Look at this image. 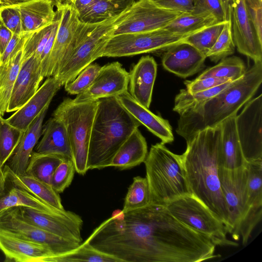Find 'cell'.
Returning <instances> with one entry per match:
<instances>
[{
	"instance_id": "obj_1",
	"label": "cell",
	"mask_w": 262,
	"mask_h": 262,
	"mask_svg": "<svg viewBox=\"0 0 262 262\" xmlns=\"http://www.w3.org/2000/svg\"><path fill=\"white\" fill-rule=\"evenodd\" d=\"M181 155L191 194L204 204L230 231L229 213L219 177L221 124L198 132Z\"/></svg>"
},
{
	"instance_id": "obj_2",
	"label": "cell",
	"mask_w": 262,
	"mask_h": 262,
	"mask_svg": "<svg viewBox=\"0 0 262 262\" xmlns=\"http://www.w3.org/2000/svg\"><path fill=\"white\" fill-rule=\"evenodd\" d=\"M262 83V61L254 62L239 79L213 97L180 115L177 133L188 142L198 132L236 115Z\"/></svg>"
},
{
	"instance_id": "obj_3",
	"label": "cell",
	"mask_w": 262,
	"mask_h": 262,
	"mask_svg": "<svg viewBox=\"0 0 262 262\" xmlns=\"http://www.w3.org/2000/svg\"><path fill=\"white\" fill-rule=\"evenodd\" d=\"M141 125L117 97L98 100L89 143L88 169L110 167L120 146Z\"/></svg>"
},
{
	"instance_id": "obj_4",
	"label": "cell",
	"mask_w": 262,
	"mask_h": 262,
	"mask_svg": "<svg viewBox=\"0 0 262 262\" xmlns=\"http://www.w3.org/2000/svg\"><path fill=\"white\" fill-rule=\"evenodd\" d=\"M150 203L165 205L179 197L191 194L181 155L161 142L152 145L144 162Z\"/></svg>"
},
{
	"instance_id": "obj_5",
	"label": "cell",
	"mask_w": 262,
	"mask_h": 262,
	"mask_svg": "<svg viewBox=\"0 0 262 262\" xmlns=\"http://www.w3.org/2000/svg\"><path fill=\"white\" fill-rule=\"evenodd\" d=\"M98 100L76 103L64 99L57 106L53 117L65 126L69 140L75 171L84 175L87 168L89 143Z\"/></svg>"
},
{
	"instance_id": "obj_6",
	"label": "cell",
	"mask_w": 262,
	"mask_h": 262,
	"mask_svg": "<svg viewBox=\"0 0 262 262\" xmlns=\"http://www.w3.org/2000/svg\"><path fill=\"white\" fill-rule=\"evenodd\" d=\"M165 206L184 225L210 239L215 246H237L229 239L225 225L199 199L192 194L172 200Z\"/></svg>"
},
{
	"instance_id": "obj_7",
	"label": "cell",
	"mask_w": 262,
	"mask_h": 262,
	"mask_svg": "<svg viewBox=\"0 0 262 262\" xmlns=\"http://www.w3.org/2000/svg\"><path fill=\"white\" fill-rule=\"evenodd\" d=\"M60 21L54 43L46 61L41 64L43 77L54 76L68 61L79 45L97 26L82 22L71 7H61Z\"/></svg>"
},
{
	"instance_id": "obj_8",
	"label": "cell",
	"mask_w": 262,
	"mask_h": 262,
	"mask_svg": "<svg viewBox=\"0 0 262 262\" xmlns=\"http://www.w3.org/2000/svg\"><path fill=\"white\" fill-rule=\"evenodd\" d=\"M185 37L164 28L148 32L117 35L108 41L99 53L98 58L164 52L170 47L181 42Z\"/></svg>"
},
{
	"instance_id": "obj_9",
	"label": "cell",
	"mask_w": 262,
	"mask_h": 262,
	"mask_svg": "<svg viewBox=\"0 0 262 262\" xmlns=\"http://www.w3.org/2000/svg\"><path fill=\"white\" fill-rule=\"evenodd\" d=\"M123 12L98 24L79 45L67 63L54 76L61 86L73 80L83 69L98 58L99 53L113 36Z\"/></svg>"
},
{
	"instance_id": "obj_10",
	"label": "cell",
	"mask_w": 262,
	"mask_h": 262,
	"mask_svg": "<svg viewBox=\"0 0 262 262\" xmlns=\"http://www.w3.org/2000/svg\"><path fill=\"white\" fill-rule=\"evenodd\" d=\"M183 13L163 7L153 0H138L123 12L113 36L164 28Z\"/></svg>"
},
{
	"instance_id": "obj_11",
	"label": "cell",
	"mask_w": 262,
	"mask_h": 262,
	"mask_svg": "<svg viewBox=\"0 0 262 262\" xmlns=\"http://www.w3.org/2000/svg\"><path fill=\"white\" fill-rule=\"evenodd\" d=\"M218 173L229 213V233L234 240L238 241L240 225L248 211L247 168L246 166L235 169L219 167Z\"/></svg>"
},
{
	"instance_id": "obj_12",
	"label": "cell",
	"mask_w": 262,
	"mask_h": 262,
	"mask_svg": "<svg viewBox=\"0 0 262 262\" xmlns=\"http://www.w3.org/2000/svg\"><path fill=\"white\" fill-rule=\"evenodd\" d=\"M236 130L246 161L262 160V94L250 99L235 116Z\"/></svg>"
},
{
	"instance_id": "obj_13",
	"label": "cell",
	"mask_w": 262,
	"mask_h": 262,
	"mask_svg": "<svg viewBox=\"0 0 262 262\" xmlns=\"http://www.w3.org/2000/svg\"><path fill=\"white\" fill-rule=\"evenodd\" d=\"M0 230L47 246L54 254L71 251L80 244L52 234L27 222L20 215L19 207L9 208L0 213Z\"/></svg>"
},
{
	"instance_id": "obj_14",
	"label": "cell",
	"mask_w": 262,
	"mask_h": 262,
	"mask_svg": "<svg viewBox=\"0 0 262 262\" xmlns=\"http://www.w3.org/2000/svg\"><path fill=\"white\" fill-rule=\"evenodd\" d=\"M19 208L20 215L27 222L62 238L82 243L83 221L78 214L66 210L59 213H48L26 207Z\"/></svg>"
},
{
	"instance_id": "obj_15",
	"label": "cell",
	"mask_w": 262,
	"mask_h": 262,
	"mask_svg": "<svg viewBox=\"0 0 262 262\" xmlns=\"http://www.w3.org/2000/svg\"><path fill=\"white\" fill-rule=\"evenodd\" d=\"M129 73L118 61L101 67L91 85L72 99L76 103L117 97L128 91Z\"/></svg>"
},
{
	"instance_id": "obj_16",
	"label": "cell",
	"mask_w": 262,
	"mask_h": 262,
	"mask_svg": "<svg viewBox=\"0 0 262 262\" xmlns=\"http://www.w3.org/2000/svg\"><path fill=\"white\" fill-rule=\"evenodd\" d=\"M233 40L239 53L253 60L262 61V41L248 17L244 0H236L232 6Z\"/></svg>"
},
{
	"instance_id": "obj_17",
	"label": "cell",
	"mask_w": 262,
	"mask_h": 262,
	"mask_svg": "<svg viewBox=\"0 0 262 262\" xmlns=\"http://www.w3.org/2000/svg\"><path fill=\"white\" fill-rule=\"evenodd\" d=\"M246 167L248 211L239 229L243 245L248 243L262 217V160L248 162Z\"/></svg>"
},
{
	"instance_id": "obj_18",
	"label": "cell",
	"mask_w": 262,
	"mask_h": 262,
	"mask_svg": "<svg viewBox=\"0 0 262 262\" xmlns=\"http://www.w3.org/2000/svg\"><path fill=\"white\" fill-rule=\"evenodd\" d=\"M206 56L192 46L181 42L164 51L162 63L167 71L185 78L205 67Z\"/></svg>"
},
{
	"instance_id": "obj_19",
	"label": "cell",
	"mask_w": 262,
	"mask_h": 262,
	"mask_svg": "<svg viewBox=\"0 0 262 262\" xmlns=\"http://www.w3.org/2000/svg\"><path fill=\"white\" fill-rule=\"evenodd\" d=\"M43 78L41 62L34 54L22 62L11 93L7 113L21 107L36 93Z\"/></svg>"
},
{
	"instance_id": "obj_20",
	"label": "cell",
	"mask_w": 262,
	"mask_h": 262,
	"mask_svg": "<svg viewBox=\"0 0 262 262\" xmlns=\"http://www.w3.org/2000/svg\"><path fill=\"white\" fill-rule=\"evenodd\" d=\"M61 85L54 76L48 77L36 93L19 109L6 119L11 125L25 132L47 106Z\"/></svg>"
},
{
	"instance_id": "obj_21",
	"label": "cell",
	"mask_w": 262,
	"mask_h": 262,
	"mask_svg": "<svg viewBox=\"0 0 262 262\" xmlns=\"http://www.w3.org/2000/svg\"><path fill=\"white\" fill-rule=\"evenodd\" d=\"M0 250L7 262L44 261L54 255L51 249L43 244L18 237L0 230Z\"/></svg>"
},
{
	"instance_id": "obj_22",
	"label": "cell",
	"mask_w": 262,
	"mask_h": 262,
	"mask_svg": "<svg viewBox=\"0 0 262 262\" xmlns=\"http://www.w3.org/2000/svg\"><path fill=\"white\" fill-rule=\"evenodd\" d=\"M157 71V64L155 59L147 55L142 56L129 73V94L147 108L151 101Z\"/></svg>"
},
{
	"instance_id": "obj_23",
	"label": "cell",
	"mask_w": 262,
	"mask_h": 262,
	"mask_svg": "<svg viewBox=\"0 0 262 262\" xmlns=\"http://www.w3.org/2000/svg\"><path fill=\"white\" fill-rule=\"evenodd\" d=\"M123 106L148 130L161 139L164 144L172 143L174 140L172 127L167 120L157 115L148 108L139 103L126 91L118 96Z\"/></svg>"
},
{
	"instance_id": "obj_24",
	"label": "cell",
	"mask_w": 262,
	"mask_h": 262,
	"mask_svg": "<svg viewBox=\"0 0 262 262\" xmlns=\"http://www.w3.org/2000/svg\"><path fill=\"white\" fill-rule=\"evenodd\" d=\"M49 106L46 107L31 122L7 164L16 174L26 173L34 148L42 135V123Z\"/></svg>"
},
{
	"instance_id": "obj_25",
	"label": "cell",
	"mask_w": 262,
	"mask_h": 262,
	"mask_svg": "<svg viewBox=\"0 0 262 262\" xmlns=\"http://www.w3.org/2000/svg\"><path fill=\"white\" fill-rule=\"evenodd\" d=\"M42 137L34 148L39 154H55L72 160L71 146L64 125L59 120L50 118L42 127Z\"/></svg>"
},
{
	"instance_id": "obj_26",
	"label": "cell",
	"mask_w": 262,
	"mask_h": 262,
	"mask_svg": "<svg viewBox=\"0 0 262 262\" xmlns=\"http://www.w3.org/2000/svg\"><path fill=\"white\" fill-rule=\"evenodd\" d=\"M236 115L226 119L220 124L222 146L219 157V167L228 169L244 167L247 163L243 156L236 130Z\"/></svg>"
},
{
	"instance_id": "obj_27",
	"label": "cell",
	"mask_w": 262,
	"mask_h": 262,
	"mask_svg": "<svg viewBox=\"0 0 262 262\" xmlns=\"http://www.w3.org/2000/svg\"><path fill=\"white\" fill-rule=\"evenodd\" d=\"M14 207H26L48 213H59L65 210L51 206L5 177L4 184L0 190V213Z\"/></svg>"
},
{
	"instance_id": "obj_28",
	"label": "cell",
	"mask_w": 262,
	"mask_h": 262,
	"mask_svg": "<svg viewBox=\"0 0 262 262\" xmlns=\"http://www.w3.org/2000/svg\"><path fill=\"white\" fill-rule=\"evenodd\" d=\"M17 6L22 33H32L50 24L56 14L54 5L50 0H33Z\"/></svg>"
},
{
	"instance_id": "obj_29",
	"label": "cell",
	"mask_w": 262,
	"mask_h": 262,
	"mask_svg": "<svg viewBox=\"0 0 262 262\" xmlns=\"http://www.w3.org/2000/svg\"><path fill=\"white\" fill-rule=\"evenodd\" d=\"M148 154L146 140L138 128L120 146L110 166L121 170L129 169L144 162Z\"/></svg>"
},
{
	"instance_id": "obj_30",
	"label": "cell",
	"mask_w": 262,
	"mask_h": 262,
	"mask_svg": "<svg viewBox=\"0 0 262 262\" xmlns=\"http://www.w3.org/2000/svg\"><path fill=\"white\" fill-rule=\"evenodd\" d=\"M3 172L5 178L43 202L59 210H64L59 193L51 185L27 173L16 174L6 164L3 167Z\"/></svg>"
},
{
	"instance_id": "obj_31",
	"label": "cell",
	"mask_w": 262,
	"mask_h": 262,
	"mask_svg": "<svg viewBox=\"0 0 262 262\" xmlns=\"http://www.w3.org/2000/svg\"><path fill=\"white\" fill-rule=\"evenodd\" d=\"M135 0H98L78 15L84 23L97 24L116 17L127 9Z\"/></svg>"
},
{
	"instance_id": "obj_32",
	"label": "cell",
	"mask_w": 262,
	"mask_h": 262,
	"mask_svg": "<svg viewBox=\"0 0 262 262\" xmlns=\"http://www.w3.org/2000/svg\"><path fill=\"white\" fill-rule=\"evenodd\" d=\"M122 262L120 259L100 251L85 241L74 250L49 256L46 262Z\"/></svg>"
},
{
	"instance_id": "obj_33",
	"label": "cell",
	"mask_w": 262,
	"mask_h": 262,
	"mask_svg": "<svg viewBox=\"0 0 262 262\" xmlns=\"http://www.w3.org/2000/svg\"><path fill=\"white\" fill-rule=\"evenodd\" d=\"M23 50L0 65V116L7 113L13 88L21 64Z\"/></svg>"
},
{
	"instance_id": "obj_34",
	"label": "cell",
	"mask_w": 262,
	"mask_h": 262,
	"mask_svg": "<svg viewBox=\"0 0 262 262\" xmlns=\"http://www.w3.org/2000/svg\"><path fill=\"white\" fill-rule=\"evenodd\" d=\"M219 22L210 13H183L164 28L173 33L187 36Z\"/></svg>"
},
{
	"instance_id": "obj_35",
	"label": "cell",
	"mask_w": 262,
	"mask_h": 262,
	"mask_svg": "<svg viewBox=\"0 0 262 262\" xmlns=\"http://www.w3.org/2000/svg\"><path fill=\"white\" fill-rule=\"evenodd\" d=\"M64 158L55 154H39L33 151L26 173L51 185L53 174Z\"/></svg>"
},
{
	"instance_id": "obj_36",
	"label": "cell",
	"mask_w": 262,
	"mask_h": 262,
	"mask_svg": "<svg viewBox=\"0 0 262 262\" xmlns=\"http://www.w3.org/2000/svg\"><path fill=\"white\" fill-rule=\"evenodd\" d=\"M246 70L244 61L239 57L232 56L226 57L214 66L207 69L197 78L215 77L234 81L241 78Z\"/></svg>"
},
{
	"instance_id": "obj_37",
	"label": "cell",
	"mask_w": 262,
	"mask_h": 262,
	"mask_svg": "<svg viewBox=\"0 0 262 262\" xmlns=\"http://www.w3.org/2000/svg\"><path fill=\"white\" fill-rule=\"evenodd\" d=\"M232 82L228 81L210 89L195 93H190L186 89H181L175 97L173 111L180 115L213 97Z\"/></svg>"
},
{
	"instance_id": "obj_38",
	"label": "cell",
	"mask_w": 262,
	"mask_h": 262,
	"mask_svg": "<svg viewBox=\"0 0 262 262\" xmlns=\"http://www.w3.org/2000/svg\"><path fill=\"white\" fill-rule=\"evenodd\" d=\"M150 203V192L146 177H135L124 199L123 212L144 207Z\"/></svg>"
},
{
	"instance_id": "obj_39",
	"label": "cell",
	"mask_w": 262,
	"mask_h": 262,
	"mask_svg": "<svg viewBox=\"0 0 262 262\" xmlns=\"http://www.w3.org/2000/svg\"><path fill=\"white\" fill-rule=\"evenodd\" d=\"M0 116V165L3 168L13 155L24 134Z\"/></svg>"
},
{
	"instance_id": "obj_40",
	"label": "cell",
	"mask_w": 262,
	"mask_h": 262,
	"mask_svg": "<svg viewBox=\"0 0 262 262\" xmlns=\"http://www.w3.org/2000/svg\"><path fill=\"white\" fill-rule=\"evenodd\" d=\"M58 14L59 10L56 8L55 16L52 23L29 34L25 42L23 49L21 62L34 54L41 62V56L55 25Z\"/></svg>"
},
{
	"instance_id": "obj_41",
	"label": "cell",
	"mask_w": 262,
	"mask_h": 262,
	"mask_svg": "<svg viewBox=\"0 0 262 262\" xmlns=\"http://www.w3.org/2000/svg\"><path fill=\"white\" fill-rule=\"evenodd\" d=\"M227 21L215 23L190 34L185 37L182 42L192 46L206 56L207 53L222 32Z\"/></svg>"
},
{
	"instance_id": "obj_42",
	"label": "cell",
	"mask_w": 262,
	"mask_h": 262,
	"mask_svg": "<svg viewBox=\"0 0 262 262\" xmlns=\"http://www.w3.org/2000/svg\"><path fill=\"white\" fill-rule=\"evenodd\" d=\"M235 45L232 34L231 19L227 20L213 46L206 54V57L214 62H217L230 55L235 51Z\"/></svg>"
},
{
	"instance_id": "obj_43",
	"label": "cell",
	"mask_w": 262,
	"mask_h": 262,
	"mask_svg": "<svg viewBox=\"0 0 262 262\" xmlns=\"http://www.w3.org/2000/svg\"><path fill=\"white\" fill-rule=\"evenodd\" d=\"M100 68L97 63L90 64L73 80L64 84L65 91L71 95L82 93L92 83Z\"/></svg>"
},
{
	"instance_id": "obj_44",
	"label": "cell",
	"mask_w": 262,
	"mask_h": 262,
	"mask_svg": "<svg viewBox=\"0 0 262 262\" xmlns=\"http://www.w3.org/2000/svg\"><path fill=\"white\" fill-rule=\"evenodd\" d=\"M75 171L73 160L64 158L53 174L51 186L58 193L62 192L71 184Z\"/></svg>"
},
{
	"instance_id": "obj_45",
	"label": "cell",
	"mask_w": 262,
	"mask_h": 262,
	"mask_svg": "<svg viewBox=\"0 0 262 262\" xmlns=\"http://www.w3.org/2000/svg\"><path fill=\"white\" fill-rule=\"evenodd\" d=\"M0 18L13 34H22L21 17L17 5H1Z\"/></svg>"
},
{
	"instance_id": "obj_46",
	"label": "cell",
	"mask_w": 262,
	"mask_h": 262,
	"mask_svg": "<svg viewBox=\"0 0 262 262\" xmlns=\"http://www.w3.org/2000/svg\"><path fill=\"white\" fill-rule=\"evenodd\" d=\"M192 14L210 13L218 21L226 20L225 14L220 0H193Z\"/></svg>"
},
{
	"instance_id": "obj_47",
	"label": "cell",
	"mask_w": 262,
	"mask_h": 262,
	"mask_svg": "<svg viewBox=\"0 0 262 262\" xmlns=\"http://www.w3.org/2000/svg\"><path fill=\"white\" fill-rule=\"evenodd\" d=\"M248 17L262 41V0H244Z\"/></svg>"
},
{
	"instance_id": "obj_48",
	"label": "cell",
	"mask_w": 262,
	"mask_h": 262,
	"mask_svg": "<svg viewBox=\"0 0 262 262\" xmlns=\"http://www.w3.org/2000/svg\"><path fill=\"white\" fill-rule=\"evenodd\" d=\"M228 81H233L215 77L196 78L193 80H186L184 84L187 91L195 93L210 89Z\"/></svg>"
},
{
	"instance_id": "obj_49",
	"label": "cell",
	"mask_w": 262,
	"mask_h": 262,
	"mask_svg": "<svg viewBox=\"0 0 262 262\" xmlns=\"http://www.w3.org/2000/svg\"><path fill=\"white\" fill-rule=\"evenodd\" d=\"M30 33H22L20 35L13 34L4 53L0 56V65L7 62L18 52L23 50L25 42Z\"/></svg>"
},
{
	"instance_id": "obj_50",
	"label": "cell",
	"mask_w": 262,
	"mask_h": 262,
	"mask_svg": "<svg viewBox=\"0 0 262 262\" xmlns=\"http://www.w3.org/2000/svg\"><path fill=\"white\" fill-rule=\"evenodd\" d=\"M155 2L163 7L184 13H191L193 10V0H159Z\"/></svg>"
},
{
	"instance_id": "obj_51",
	"label": "cell",
	"mask_w": 262,
	"mask_h": 262,
	"mask_svg": "<svg viewBox=\"0 0 262 262\" xmlns=\"http://www.w3.org/2000/svg\"><path fill=\"white\" fill-rule=\"evenodd\" d=\"M98 0H64L63 5L73 8L78 15L93 5Z\"/></svg>"
},
{
	"instance_id": "obj_52",
	"label": "cell",
	"mask_w": 262,
	"mask_h": 262,
	"mask_svg": "<svg viewBox=\"0 0 262 262\" xmlns=\"http://www.w3.org/2000/svg\"><path fill=\"white\" fill-rule=\"evenodd\" d=\"M13 35L12 32L4 25L0 18V56L4 53Z\"/></svg>"
},
{
	"instance_id": "obj_53",
	"label": "cell",
	"mask_w": 262,
	"mask_h": 262,
	"mask_svg": "<svg viewBox=\"0 0 262 262\" xmlns=\"http://www.w3.org/2000/svg\"><path fill=\"white\" fill-rule=\"evenodd\" d=\"M225 12L226 20L231 19L232 6L236 0H220Z\"/></svg>"
},
{
	"instance_id": "obj_54",
	"label": "cell",
	"mask_w": 262,
	"mask_h": 262,
	"mask_svg": "<svg viewBox=\"0 0 262 262\" xmlns=\"http://www.w3.org/2000/svg\"><path fill=\"white\" fill-rule=\"evenodd\" d=\"M1 5H18L33 0H1Z\"/></svg>"
},
{
	"instance_id": "obj_55",
	"label": "cell",
	"mask_w": 262,
	"mask_h": 262,
	"mask_svg": "<svg viewBox=\"0 0 262 262\" xmlns=\"http://www.w3.org/2000/svg\"><path fill=\"white\" fill-rule=\"evenodd\" d=\"M5 182V177L3 172V168L0 165V190L3 188Z\"/></svg>"
},
{
	"instance_id": "obj_56",
	"label": "cell",
	"mask_w": 262,
	"mask_h": 262,
	"mask_svg": "<svg viewBox=\"0 0 262 262\" xmlns=\"http://www.w3.org/2000/svg\"><path fill=\"white\" fill-rule=\"evenodd\" d=\"M51 1L54 6H56V8L62 7L63 5L64 0H50Z\"/></svg>"
},
{
	"instance_id": "obj_57",
	"label": "cell",
	"mask_w": 262,
	"mask_h": 262,
	"mask_svg": "<svg viewBox=\"0 0 262 262\" xmlns=\"http://www.w3.org/2000/svg\"><path fill=\"white\" fill-rule=\"evenodd\" d=\"M2 5L1 1L0 0V6Z\"/></svg>"
},
{
	"instance_id": "obj_58",
	"label": "cell",
	"mask_w": 262,
	"mask_h": 262,
	"mask_svg": "<svg viewBox=\"0 0 262 262\" xmlns=\"http://www.w3.org/2000/svg\"><path fill=\"white\" fill-rule=\"evenodd\" d=\"M153 1H159V0H153Z\"/></svg>"
}]
</instances>
